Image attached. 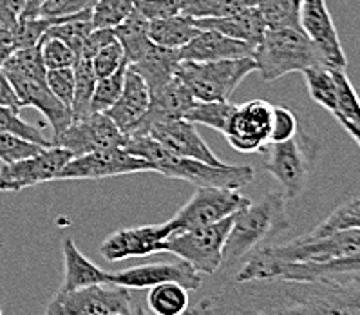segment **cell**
I'll return each instance as SVG.
<instances>
[{"label":"cell","instance_id":"cell-1","mask_svg":"<svg viewBox=\"0 0 360 315\" xmlns=\"http://www.w3.org/2000/svg\"><path fill=\"white\" fill-rule=\"evenodd\" d=\"M205 302L212 315H360L342 276L232 281Z\"/></svg>","mask_w":360,"mask_h":315},{"label":"cell","instance_id":"cell-2","mask_svg":"<svg viewBox=\"0 0 360 315\" xmlns=\"http://www.w3.org/2000/svg\"><path fill=\"white\" fill-rule=\"evenodd\" d=\"M123 149L143 158L153 165L154 172L172 179H183L195 187H226L241 188L254 179V169L250 165H210V163L192 160V158L176 156L165 147H161L150 136L127 138Z\"/></svg>","mask_w":360,"mask_h":315},{"label":"cell","instance_id":"cell-3","mask_svg":"<svg viewBox=\"0 0 360 315\" xmlns=\"http://www.w3.org/2000/svg\"><path fill=\"white\" fill-rule=\"evenodd\" d=\"M286 198L283 192H266L257 203L246 205L233 217L232 229L223 248V264L233 266L241 263L250 252L263 247L268 239L276 238L290 229V217L286 212Z\"/></svg>","mask_w":360,"mask_h":315},{"label":"cell","instance_id":"cell-4","mask_svg":"<svg viewBox=\"0 0 360 315\" xmlns=\"http://www.w3.org/2000/svg\"><path fill=\"white\" fill-rule=\"evenodd\" d=\"M252 58L264 82H276L290 72L326 65L306 34L297 27H270L255 46ZM328 68V65H326Z\"/></svg>","mask_w":360,"mask_h":315},{"label":"cell","instance_id":"cell-5","mask_svg":"<svg viewBox=\"0 0 360 315\" xmlns=\"http://www.w3.org/2000/svg\"><path fill=\"white\" fill-rule=\"evenodd\" d=\"M255 71L257 64L252 56L214 62L181 60L176 77L198 102H229L243 80Z\"/></svg>","mask_w":360,"mask_h":315},{"label":"cell","instance_id":"cell-6","mask_svg":"<svg viewBox=\"0 0 360 315\" xmlns=\"http://www.w3.org/2000/svg\"><path fill=\"white\" fill-rule=\"evenodd\" d=\"M236 214L214 225L185 230L169 236L163 243V252L187 261L201 276H212L223 264V248L232 229Z\"/></svg>","mask_w":360,"mask_h":315},{"label":"cell","instance_id":"cell-7","mask_svg":"<svg viewBox=\"0 0 360 315\" xmlns=\"http://www.w3.org/2000/svg\"><path fill=\"white\" fill-rule=\"evenodd\" d=\"M250 205V200L239 192V188L226 187H198L194 196L183 205L169 221L176 232L201 229L226 219Z\"/></svg>","mask_w":360,"mask_h":315},{"label":"cell","instance_id":"cell-8","mask_svg":"<svg viewBox=\"0 0 360 315\" xmlns=\"http://www.w3.org/2000/svg\"><path fill=\"white\" fill-rule=\"evenodd\" d=\"M134 299V290L103 283L72 292L58 290L47 307L60 315H131Z\"/></svg>","mask_w":360,"mask_h":315},{"label":"cell","instance_id":"cell-9","mask_svg":"<svg viewBox=\"0 0 360 315\" xmlns=\"http://www.w3.org/2000/svg\"><path fill=\"white\" fill-rule=\"evenodd\" d=\"M72 158L69 150L49 145L20 162L0 167V192H18L60 179V172Z\"/></svg>","mask_w":360,"mask_h":315},{"label":"cell","instance_id":"cell-10","mask_svg":"<svg viewBox=\"0 0 360 315\" xmlns=\"http://www.w3.org/2000/svg\"><path fill=\"white\" fill-rule=\"evenodd\" d=\"M299 134V132H297ZM293 138L266 147L264 171L279 181L286 200H295L302 194L308 184L314 156L304 145V140Z\"/></svg>","mask_w":360,"mask_h":315},{"label":"cell","instance_id":"cell-11","mask_svg":"<svg viewBox=\"0 0 360 315\" xmlns=\"http://www.w3.org/2000/svg\"><path fill=\"white\" fill-rule=\"evenodd\" d=\"M127 136L105 112H91L82 118H72L69 127L60 136L53 138L51 145L69 150L72 158L94 150L123 147Z\"/></svg>","mask_w":360,"mask_h":315},{"label":"cell","instance_id":"cell-12","mask_svg":"<svg viewBox=\"0 0 360 315\" xmlns=\"http://www.w3.org/2000/svg\"><path fill=\"white\" fill-rule=\"evenodd\" d=\"M271 116V103L264 100H250L233 107L223 134L239 153H261L270 145Z\"/></svg>","mask_w":360,"mask_h":315},{"label":"cell","instance_id":"cell-13","mask_svg":"<svg viewBox=\"0 0 360 315\" xmlns=\"http://www.w3.org/2000/svg\"><path fill=\"white\" fill-rule=\"evenodd\" d=\"M140 172H154L153 165L123 147H116L71 158L60 172V179H103Z\"/></svg>","mask_w":360,"mask_h":315},{"label":"cell","instance_id":"cell-14","mask_svg":"<svg viewBox=\"0 0 360 315\" xmlns=\"http://www.w3.org/2000/svg\"><path fill=\"white\" fill-rule=\"evenodd\" d=\"M299 26L330 69H346L347 58L326 0H301Z\"/></svg>","mask_w":360,"mask_h":315},{"label":"cell","instance_id":"cell-15","mask_svg":"<svg viewBox=\"0 0 360 315\" xmlns=\"http://www.w3.org/2000/svg\"><path fill=\"white\" fill-rule=\"evenodd\" d=\"M110 285H118L129 290H148L161 283H178L188 292L200 290L203 285V276L194 270L187 261H154V263L136 264L131 269L109 272Z\"/></svg>","mask_w":360,"mask_h":315},{"label":"cell","instance_id":"cell-16","mask_svg":"<svg viewBox=\"0 0 360 315\" xmlns=\"http://www.w3.org/2000/svg\"><path fill=\"white\" fill-rule=\"evenodd\" d=\"M174 234L170 221L161 225L131 226L112 232L100 245V254L109 263L131 259V257H145L150 254L163 252V243L169 236Z\"/></svg>","mask_w":360,"mask_h":315},{"label":"cell","instance_id":"cell-17","mask_svg":"<svg viewBox=\"0 0 360 315\" xmlns=\"http://www.w3.org/2000/svg\"><path fill=\"white\" fill-rule=\"evenodd\" d=\"M147 136L165 147L176 156L192 158L200 162L210 163V165H226L214 154V150L208 147L207 141L200 136L198 127L192 122L185 118L170 120V122H160L148 129Z\"/></svg>","mask_w":360,"mask_h":315},{"label":"cell","instance_id":"cell-18","mask_svg":"<svg viewBox=\"0 0 360 315\" xmlns=\"http://www.w3.org/2000/svg\"><path fill=\"white\" fill-rule=\"evenodd\" d=\"M6 78L17 93L22 107H33V109L42 112L44 118L53 127L55 138L60 136L69 127V124L72 122L71 107L64 105L49 91L46 78L18 77V75H6Z\"/></svg>","mask_w":360,"mask_h":315},{"label":"cell","instance_id":"cell-19","mask_svg":"<svg viewBox=\"0 0 360 315\" xmlns=\"http://www.w3.org/2000/svg\"><path fill=\"white\" fill-rule=\"evenodd\" d=\"M195 102L198 100L192 96L191 91L185 87V84L178 77H174L172 80L167 82L165 86L150 91V103H148L147 115L143 116L140 125L127 138L147 136L148 129L153 127L154 124L185 118L187 111Z\"/></svg>","mask_w":360,"mask_h":315},{"label":"cell","instance_id":"cell-20","mask_svg":"<svg viewBox=\"0 0 360 315\" xmlns=\"http://www.w3.org/2000/svg\"><path fill=\"white\" fill-rule=\"evenodd\" d=\"M148 103H150V91L147 84L138 72L127 68L122 94L105 115L118 125L125 136H129L147 115Z\"/></svg>","mask_w":360,"mask_h":315},{"label":"cell","instance_id":"cell-21","mask_svg":"<svg viewBox=\"0 0 360 315\" xmlns=\"http://www.w3.org/2000/svg\"><path fill=\"white\" fill-rule=\"evenodd\" d=\"M254 46L243 40L230 39L214 30H201L194 39L179 49L181 60L188 62H214V60L243 58L254 55Z\"/></svg>","mask_w":360,"mask_h":315},{"label":"cell","instance_id":"cell-22","mask_svg":"<svg viewBox=\"0 0 360 315\" xmlns=\"http://www.w3.org/2000/svg\"><path fill=\"white\" fill-rule=\"evenodd\" d=\"M194 22L200 30L219 31L221 34H226L230 39L243 40V42L250 44L254 47L261 42L268 30L263 15L259 13L255 6L243 9L239 13L230 15V17L198 18V20L194 18Z\"/></svg>","mask_w":360,"mask_h":315},{"label":"cell","instance_id":"cell-23","mask_svg":"<svg viewBox=\"0 0 360 315\" xmlns=\"http://www.w3.org/2000/svg\"><path fill=\"white\" fill-rule=\"evenodd\" d=\"M179 64H181L179 49H169L150 42L147 49L132 64H129V69L143 78L148 91H154L176 77Z\"/></svg>","mask_w":360,"mask_h":315},{"label":"cell","instance_id":"cell-24","mask_svg":"<svg viewBox=\"0 0 360 315\" xmlns=\"http://www.w3.org/2000/svg\"><path fill=\"white\" fill-rule=\"evenodd\" d=\"M62 252H64V283L60 286L62 292H72L85 286L109 283V272L102 270L89 257L84 256V252L71 238L64 239Z\"/></svg>","mask_w":360,"mask_h":315},{"label":"cell","instance_id":"cell-25","mask_svg":"<svg viewBox=\"0 0 360 315\" xmlns=\"http://www.w3.org/2000/svg\"><path fill=\"white\" fill-rule=\"evenodd\" d=\"M200 27L195 26L194 18L187 15L178 13L174 17L161 18V20H150L148 26V37L154 44L169 49H181L185 44L191 42L195 34L200 33Z\"/></svg>","mask_w":360,"mask_h":315},{"label":"cell","instance_id":"cell-26","mask_svg":"<svg viewBox=\"0 0 360 315\" xmlns=\"http://www.w3.org/2000/svg\"><path fill=\"white\" fill-rule=\"evenodd\" d=\"M148 26H150V20H147V18L134 8L127 17L120 22L118 26L112 27L116 40H118L120 46H122L129 64H132V62L147 49L148 44L153 42L150 37H148Z\"/></svg>","mask_w":360,"mask_h":315},{"label":"cell","instance_id":"cell-27","mask_svg":"<svg viewBox=\"0 0 360 315\" xmlns=\"http://www.w3.org/2000/svg\"><path fill=\"white\" fill-rule=\"evenodd\" d=\"M147 308L153 315H185L191 308V295L178 283H161L148 288Z\"/></svg>","mask_w":360,"mask_h":315},{"label":"cell","instance_id":"cell-28","mask_svg":"<svg viewBox=\"0 0 360 315\" xmlns=\"http://www.w3.org/2000/svg\"><path fill=\"white\" fill-rule=\"evenodd\" d=\"M339 274H360V252L346 259L331 261L324 264H286L276 270L274 277L283 279H314V277L339 276Z\"/></svg>","mask_w":360,"mask_h":315},{"label":"cell","instance_id":"cell-29","mask_svg":"<svg viewBox=\"0 0 360 315\" xmlns=\"http://www.w3.org/2000/svg\"><path fill=\"white\" fill-rule=\"evenodd\" d=\"M93 30V9H87L84 13L72 15V17L62 18V20L55 22V24L46 31V37H55V39L65 42L71 47L72 51L77 53L78 58H80L82 46H84L85 39L89 37V33Z\"/></svg>","mask_w":360,"mask_h":315},{"label":"cell","instance_id":"cell-30","mask_svg":"<svg viewBox=\"0 0 360 315\" xmlns=\"http://www.w3.org/2000/svg\"><path fill=\"white\" fill-rule=\"evenodd\" d=\"M309 98L314 100L322 109L333 112L337 107V82H335L333 69L326 65H315L302 71Z\"/></svg>","mask_w":360,"mask_h":315},{"label":"cell","instance_id":"cell-31","mask_svg":"<svg viewBox=\"0 0 360 315\" xmlns=\"http://www.w3.org/2000/svg\"><path fill=\"white\" fill-rule=\"evenodd\" d=\"M75 72V96H72L71 111L72 118L91 115V100H93L94 87H96V75L89 58H78L72 65Z\"/></svg>","mask_w":360,"mask_h":315},{"label":"cell","instance_id":"cell-32","mask_svg":"<svg viewBox=\"0 0 360 315\" xmlns=\"http://www.w3.org/2000/svg\"><path fill=\"white\" fill-rule=\"evenodd\" d=\"M254 0H181V13L191 18H223L252 8Z\"/></svg>","mask_w":360,"mask_h":315},{"label":"cell","instance_id":"cell-33","mask_svg":"<svg viewBox=\"0 0 360 315\" xmlns=\"http://www.w3.org/2000/svg\"><path fill=\"white\" fill-rule=\"evenodd\" d=\"M360 230V196L346 201L340 207L333 210L326 219H322L315 226L309 236L319 238V236H328L340 230Z\"/></svg>","mask_w":360,"mask_h":315},{"label":"cell","instance_id":"cell-34","mask_svg":"<svg viewBox=\"0 0 360 315\" xmlns=\"http://www.w3.org/2000/svg\"><path fill=\"white\" fill-rule=\"evenodd\" d=\"M236 103L229 102H195L185 115V120L192 122L194 125H205L214 131H225L229 118L232 115Z\"/></svg>","mask_w":360,"mask_h":315},{"label":"cell","instance_id":"cell-35","mask_svg":"<svg viewBox=\"0 0 360 315\" xmlns=\"http://www.w3.org/2000/svg\"><path fill=\"white\" fill-rule=\"evenodd\" d=\"M337 82V107L331 115L337 120H347L360 127V98L346 69H333Z\"/></svg>","mask_w":360,"mask_h":315},{"label":"cell","instance_id":"cell-36","mask_svg":"<svg viewBox=\"0 0 360 315\" xmlns=\"http://www.w3.org/2000/svg\"><path fill=\"white\" fill-rule=\"evenodd\" d=\"M254 6L263 15L268 30L270 27H297L299 26V2L297 0H254Z\"/></svg>","mask_w":360,"mask_h":315},{"label":"cell","instance_id":"cell-37","mask_svg":"<svg viewBox=\"0 0 360 315\" xmlns=\"http://www.w3.org/2000/svg\"><path fill=\"white\" fill-rule=\"evenodd\" d=\"M129 62L122 65L118 71L105 78H98L96 87H94L93 100H91V112H107L110 107L115 105L116 100L123 91L125 84V72H127Z\"/></svg>","mask_w":360,"mask_h":315},{"label":"cell","instance_id":"cell-38","mask_svg":"<svg viewBox=\"0 0 360 315\" xmlns=\"http://www.w3.org/2000/svg\"><path fill=\"white\" fill-rule=\"evenodd\" d=\"M18 109H13L9 105H0V132H9V134H15V136H20L24 140H30L33 143H39L42 147H49L51 141H47L42 136L40 129H37L34 125L27 124L26 120H22L18 115Z\"/></svg>","mask_w":360,"mask_h":315},{"label":"cell","instance_id":"cell-39","mask_svg":"<svg viewBox=\"0 0 360 315\" xmlns=\"http://www.w3.org/2000/svg\"><path fill=\"white\" fill-rule=\"evenodd\" d=\"M136 0H96L93 8L94 27H116L134 9Z\"/></svg>","mask_w":360,"mask_h":315},{"label":"cell","instance_id":"cell-40","mask_svg":"<svg viewBox=\"0 0 360 315\" xmlns=\"http://www.w3.org/2000/svg\"><path fill=\"white\" fill-rule=\"evenodd\" d=\"M58 20H62V18H20L17 26L13 27L17 49L39 46L46 37V31Z\"/></svg>","mask_w":360,"mask_h":315},{"label":"cell","instance_id":"cell-41","mask_svg":"<svg viewBox=\"0 0 360 315\" xmlns=\"http://www.w3.org/2000/svg\"><path fill=\"white\" fill-rule=\"evenodd\" d=\"M40 53H42V62L46 69H64L72 68L77 64V53L72 51L71 47L62 40L55 37H44L40 42Z\"/></svg>","mask_w":360,"mask_h":315},{"label":"cell","instance_id":"cell-42","mask_svg":"<svg viewBox=\"0 0 360 315\" xmlns=\"http://www.w3.org/2000/svg\"><path fill=\"white\" fill-rule=\"evenodd\" d=\"M42 149V145L9 134V132H0V162L2 163L20 162L24 158L33 156Z\"/></svg>","mask_w":360,"mask_h":315},{"label":"cell","instance_id":"cell-43","mask_svg":"<svg viewBox=\"0 0 360 315\" xmlns=\"http://www.w3.org/2000/svg\"><path fill=\"white\" fill-rule=\"evenodd\" d=\"M125 62H127V58H125V53H123L118 40L110 42L109 46L100 49V51L91 58V64H93L96 78L109 77V75H112L115 71H118Z\"/></svg>","mask_w":360,"mask_h":315},{"label":"cell","instance_id":"cell-44","mask_svg":"<svg viewBox=\"0 0 360 315\" xmlns=\"http://www.w3.org/2000/svg\"><path fill=\"white\" fill-rule=\"evenodd\" d=\"M47 87L64 105L71 107L75 96V72L72 68L49 69L46 72Z\"/></svg>","mask_w":360,"mask_h":315},{"label":"cell","instance_id":"cell-45","mask_svg":"<svg viewBox=\"0 0 360 315\" xmlns=\"http://www.w3.org/2000/svg\"><path fill=\"white\" fill-rule=\"evenodd\" d=\"M96 0H44L40 8L42 18H68L93 9Z\"/></svg>","mask_w":360,"mask_h":315},{"label":"cell","instance_id":"cell-46","mask_svg":"<svg viewBox=\"0 0 360 315\" xmlns=\"http://www.w3.org/2000/svg\"><path fill=\"white\" fill-rule=\"evenodd\" d=\"M299 132L297 118L288 107L274 105V116H271V132L270 143H279L293 138Z\"/></svg>","mask_w":360,"mask_h":315},{"label":"cell","instance_id":"cell-47","mask_svg":"<svg viewBox=\"0 0 360 315\" xmlns=\"http://www.w3.org/2000/svg\"><path fill=\"white\" fill-rule=\"evenodd\" d=\"M134 8L147 20H161L181 13V0H136Z\"/></svg>","mask_w":360,"mask_h":315},{"label":"cell","instance_id":"cell-48","mask_svg":"<svg viewBox=\"0 0 360 315\" xmlns=\"http://www.w3.org/2000/svg\"><path fill=\"white\" fill-rule=\"evenodd\" d=\"M115 31L110 27H94L89 33V37L85 39L84 46H82L80 58H93L100 49H103L105 46H109L110 42H115Z\"/></svg>","mask_w":360,"mask_h":315},{"label":"cell","instance_id":"cell-49","mask_svg":"<svg viewBox=\"0 0 360 315\" xmlns=\"http://www.w3.org/2000/svg\"><path fill=\"white\" fill-rule=\"evenodd\" d=\"M24 0H0V27L13 30L20 20Z\"/></svg>","mask_w":360,"mask_h":315},{"label":"cell","instance_id":"cell-50","mask_svg":"<svg viewBox=\"0 0 360 315\" xmlns=\"http://www.w3.org/2000/svg\"><path fill=\"white\" fill-rule=\"evenodd\" d=\"M0 105H9L13 107V109H18V111L22 109L20 100H18L17 93H15V89L11 87V84H9V80L6 78L2 69H0Z\"/></svg>","mask_w":360,"mask_h":315},{"label":"cell","instance_id":"cell-51","mask_svg":"<svg viewBox=\"0 0 360 315\" xmlns=\"http://www.w3.org/2000/svg\"><path fill=\"white\" fill-rule=\"evenodd\" d=\"M17 51V42H15L13 30H4L0 27V68L9 60V56Z\"/></svg>","mask_w":360,"mask_h":315},{"label":"cell","instance_id":"cell-52","mask_svg":"<svg viewBox=\"0 0 360 315\" xmlns=\"http://www.w3.org/2000/svg\"><path fill=\"white\" fill-rule=\"evenodd\" d=\"M42 4L44 0H24V8H22L20 18H39Z\"/></svg>","mask_w":360,"mask_h":315},{"label":"cell","instance_id":"cell-53","mask_svg":"<svg viewBox=\"0 0 360 315\" xmlns=\"http://www.w3.org/2000/svg\"><path fill=\"white\" fill-rule=\"evenodd\" d=\"M337 122H339L340 127H342L344 131H346L347 134L353 138V141H355V143L360 147V127L359 125L352 124V122H347V120H337Z\"/></svg>","mask_w":360,"mask_h":315},{"label":"cell","instance_id":"cell-54","mask_svg":"<svg viewBox=\"0 0 360 315\" xmlns=\"http://www.w3.org/2000/svg\"><path fill=\"white\" fill-rule=\"evenodd\" d=\"M339 276H342L344 279H346L349 288H352L353 294H355L356 301L360 302V274H339Z\"/></svg>","mask_w":360,"mask_h":315},{"label":"cell","instance_id":"cell-55","mask_svg":"<svg viewBox=\"0 0 360 315\" xmlns=\"http://www.w3.org/2000/svg\"><path fill=\"white\" fill-rule=\"evenodd\" d=\"M185 315H212L210 314V310H208V304L203 301H200L198 304H195L194 308H188V311Z\"/></svg>","mask_w":360,"mask_h":315},{"label":"cell","instance_id":"cell-56","mask_svg":"<svg viewBox=\"0 0 360 315\" xmlns=\"http://www.w3.org/2000/svg\"><path fill=\"white\" fill-rule=\"evenodd\" d=\"M131 315H153V314H148V311L145 310L143 307H141L140 302H138V299H134V304H132V314Z\"/></svg>","mask_w":360,"mask_h":315},{"label":"cell","instance_id":"cell-57","mask_svg":"<svg viewBox=\"0 0 360 315\" xmlns=\"http://www.w3.org/2000/svg\"><path fill=\"white\" fill-rule=\"evenodd\" d=\"M46 315H60V314H58V311L53 310L51 307H47V308H46Z\"/></svg>","mask_w":360,"mask_h":315},{"label":"cell","instance_id":"cell-58","mask_svg":"<svg viewBox=\"0 0 360 315\" xmlns=\"http://www.w3.org/2000/svg\"><path fill=\"white\" fill-rule=\"evenodd\" d=\"M297 2H299V4H301V0H297Z\"/></svg>","mask_w":360,"mask_h":315}]
</instances>
